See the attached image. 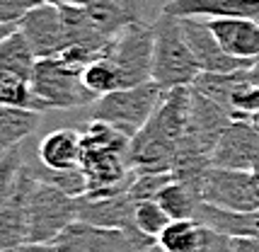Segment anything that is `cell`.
<instances>
[{
  "label": "cell",
  "mask_w": 259,
  "mask_h": 252,
  "mask_svg": "<svg viewBox=\"0 0 259 252\" xmlns=\"http://www.w3.org/2000/svg\"><path fill=\"white\" fill-rule=\"evenodd\" d=\"M155 46H153V80L165 92L177 88H192L199 78V63L184 39L180 17L160 12L153 22Z\"/></svg>",
  "instance_id": "cell-1"
},
{
  "label": "cell",
  "mask_w": 259,
  "mask_h": 252,
  "mask_svg": "<svg viewBox=\"0 0 259 252\" xmlns=\"http://www.w3.org/2000/svg\"><path fill=\"white\" fill-rule=\"evenodd\" d=\"M165 95L167 92L158 82L148 80L143 85L124 88V90L109 92L104 97H97L88 107V114H90V119L107 121V124L121 129L126 136L134 138L148 124V119L155 114V109L165 100Z\"/></svg>",
  "instance_id": "cell-2"
},
{
  "label": "cell",
  "mask_w": 259,
  "mask_h": 252,
  "mask_svg": "<svg viewBox=\"0 0 259 252\" xmlns=\"http://www.w3.org/2000/svg\"><path fill=\"white\" fill-rule=\"evenodd\" d=\"M32 90L36 97L54 109H82L90 107L97 97L82 85V73L68 66L61 56L39 58L32 70Z\"/></svg>",
  "instance_id": "cell-3"
},
{
  "label": "cell",
  "mask_w": 259,
  "mask_h": 252,
  "mask_svg": "<svg viewBox=\"0 0 259 252\" xmlns=\"http://www.w3.org/2000/svg\"><path fill=\"white\" fill-rule=\"evenodd\" d=\"M73 221H78V199L34 177L27 201V242L51 245Z\"/></svg>",
  "instance_id": "cell-4"
},
{
  "label": "cell",
  "mask_w": 259,
  "mask_h": 252,
  "mask_svg": "<svg viewBox=\"0 0 259 252\" xmlns=\"http://www.w3.org/2000/svg\"><path fill=\"white\" fill-rule=\"evenodd\" d=\"M153 46H155V29L143 20L128 24L124 32L114 36L107 58L119 73L121 90L153 80Z\"/></svg>",
  "instance_id": "cell-5"
},
{
  "label": "cell",
  "mask_w": 259,
  "mask_h": 252,
  "mask_svg": "<svg viewBox=\"0 0 259 252\" xmlns=\"http://www.w3.org/2000/svg\"><path fill=\"white\" fill-rule=\"evenodd\" d=\"M51 245L56 252H148L155 247V240L141 230L102 228L85 221H73Z\"/></svg>",
  "instance_id": "cell-6"
},
{
  "label": "cell",
  "mask_w": 259,
  "mask_h": 252,
  "mask_svg": "<svg viewBox=\"0 0 259 252\" xmlns=\"http://www.w3.org/2000/svg\"><path fill=\"white\" fill-rule=\"evenodd\" d=\"M201 201L226 211H257L259 182L252 172L211 165L201 184Z\"/></svg>",
  "instance_id": "cell-7"
},
{
  "label": "cell",
  "mask_w": 259,
  "mask_h": 252,
  "mask_svg": "<svg viewBox=\"0 0 259 252\" xmlns=\"http://www.w3.org/2000/svg\"><path fill=\"white\" fill-rule=\"evenodd\" d=\"M184 39L192 49L194 58L199 63L201 73H237V70H247L252 63L242 61V58L230 56L223 51V46L215 41L213 32L208 29L206 20L199 17H180Z\"/></svg>",
  "instance_id": "cell-8"
},
{
  "label": "cell",
  "mask_w": 259,
  "mask_h": 252,
  "mask_svg": "<svg viewBox=\"0 0 259 252\" xmlns=\"http://www.w3.org/2000/svg\"><path fill=\"white\" fill-rule=\"evenodd\" d=\"M211 162L226 170L252 172L259 165V131L252 121H233L218 138Z\"/></svg>",
  "instance_id": "cell-9"
},
{
  "label": "cell",
  "mask_w": 259,
  "mask_h": 252,
  "mask_svg": "<svg viewBox=\"0 0 259 252\" xmlns=\"http://www.w3.org/2000/svg\"><path fill=\"white\" fill-rule=\"evenodd\" d=\"M17 29L29 41L36 58L61 56L66 41H63V20H61V8L56 3H44L34 8L17 22Z\"/></svg>",
  "instance_id": "cell-10"
},
{
  "label": "cell",
  "mask_w": 259,
  "mask_h": 252,
  "mask_svg": "<svg viewBox=\"0 0 259 252\" xmlns=\"http://www.w3.org/2000/svg\"><path fill=\"white\" fill-rule=\"evenodd\" d=\"M233 124V119L221 104L213 100L203 97L201 92L192 88V97H189V119H187V131L182 141H189L192 146L201 148L203 153H213L218 138L223 136L228 126Z\"/></svg>",
  "instance_id": "cell-11"
},
{
  "label": "cell",
  "mask_w": 259,
  "mask_h": 252,
  "mask_svg": "<svg viewBox=\"0 0 259 252\" xmlns=\"http://www.w3.org/2000/svg\"><path fill=\"white\" fill-rule=\"evenodd\" d=\"M32 187L34 175L24 162L20 177H17V184H15V192L5 201V206L0 208V252L12 250V247L27 242V201H29Z\"/></svg>",
  "instance_id": "cell-12"
},
{
  "label": "cell",
  "mask_w": 259,
  "mask_h": 252,
  "mask_svg": "<svg viewBox=\"0 0 259 252\" xmlns=\"http://www.w3.org/2000/svg\"><path fill=\"white\" fill-rule=\"evenodd\" d=\"M206 24L230 56L249 63L259 61V22L254 17H215Z\"/></svg>",
  "instance_id": "cell-13"
},
{
  "label": "cell",
  "mask_w": 259,
  "mask_h": 252,
  "mask_svg": "<svg viewBox=\"0 0 259 252\" xmlns=\"http://www.w3.org/2000/svg\"><path fill=\"white\" fill-rule=\"evenodd\" d=\"M136 204L128 196V192H121L116 196H78V221L102 226V228H121V230H138L136 228Z\"/></svg>",
  "instance_id": "cell-14"
},
{
  "label": "cell",
  "mask_w": 259,
  "mask_h": 252,
  "mask_svg": "<svg viewBox=\"0 0 259 252\" xmlns=\"http://www.w3.org/2000/svg\"><path fill=\"white\" fill-rule=\"evenodd\" d=\"M160 12L172 17H259V0H167Z\"/></svg>",
  "instance_id": "cell-15"
},
{
  "label": "cell",
  "mask_w": 259,
  "mask_h": 252,
  "mask_svg": "<svg viewBox=\"0 0 259 252\" xmlns=\"http://www.w3.org/2000/svg\"><path fill=\"white\" fill-rule=\"evenodd\" d=\"M82 155V134L75 129L49 131L36 146V160L49 170H75Z\"/></svg>",
  "instance_id": "cell-16"
},
{
  "label": "cell",
  "mask_w": 259,
  "mask_h": 252,
  "mask_svg": "<svg viewBox=\"0 0 259 252\" xmlns=\"http://www.w3.org/2000/svg\"><path fill=\"white\" fill-rule=\"evenodd\" d=\"M82 8L90 15L97 32L109 39L124 32L128 24L141 20L138 0H92L90 5H82Z\"/></svg>",
  "instance_id": "cell-17"
},
{
  "label": "cell",
  "mask_w": 259,
  "mask_h": 252,
  "mask_svg": "<svg viewBox=\"0 0 259 252\" xmlns=\"http://www.w3.org/2000/svg\"><path fill=\"white\" fill-rule=\"evenodd\" d=\"M39 112L29 109H12V107H0V155L12 150L15 146H22L27 138L41 124Z\"/></svg>",
  "instance_id": "cell-18"
},
{
  "label": "cell",
  "mask_w": 259,
  "mask_h": 252,
  "mask_svg": "<svg viewBox=\"0 0 259 252\" xmlns=\"http://www.w3.org/2000/svg\"><path fill=\"white\" fill-rule=\"evenodd\" d=\"M155 201L165 208V214L172 221H187V218H196L199 206H201V194L187 182L172 180L160 189Z\"/></svg>",
  "instance_id": "cell-19"
},
{
  "label": "cell",
  "mask_w": 259,
  "mask_h": 252,
  "mask_svg": "<svg viewBox=\"0 0 259 252\" xmlns=\"http://www.w3.org/2000/svg\"><path fill=\"white\" fill-rule=\"evenodd\" d=\"M39 58L34 56L29 41L24 39L20 29H15L0 41V70L3 73H15L20 78H32V70Z\"/></svg>",
  "instance_id": "cell-20"
},
{
  "label": "cell",
  "mask_w": 259,
  "mask_h": 252,
  "mask_svg": "<svg viewBox=\"0 0 259 252\" xmlns=\"http://www.w3.org/2000/svg\"><path fill=\"white\" fill-rule=\"evenodd\" d=\"M203 226L199 218H187V221H169V226L158 238V245L162 252H196L203 240Z\"/></svg>",
  "instance_id": "cell-21"
},
{
  "label": "cell",
  "mask_w": 259,
  "mask_h": 252,
  "mask_svg": "<svg viewBox=\"0 0 259 252\" xmlns=\"http://www.w3.org/2000/svg\"><path fill=\"white\" fill-rule=\"evenodd\" d=\"M0 107L29 109V112H39V114L49 112V107L32 90V82L15 73H3V70H0Z\"/></svg>",
  "instance_id": "cell-22"
},
{
  "label": "cell",
  "mask_w": 259,
  "mask_h": 252,
  "mask_svg": "<svg viewBox=\"0 0 259 252\" xmlns=\"http://www.w3.org/2000/svg\"><path fill=\"white\" fill-rule=\"evenodd\" d=\"M24 162H27L29 172H32L39 182L51 184V187H56V189L75 196V199L88 194V177H85L82 167H75V170H49V167H44L41 162L36 160V155H34V158L27 155Z\"/></svg>",
  "instance_id": "cell-23"
},
{
  "label": "cell",
  "mask_w": 259,
  "mask_h": 252,
  "mask_svg": "<svg viewBox=\"0 0 259 252\" xmlns=\"http://www.w3.org/2000/svg\"><path fill=\"white\" fill-rule=\"evenodd\" d=\"M226 112L230 114L233 121H252L254 114L259 112V88L249 80L247 70L240 73L235 88L228 97Z\"/></svg>",
  "instance_id": "cell-24"
},
{
  "label": "cell",
  "mask_w": 259,
  "mask_h": 252,
  "mask_svg": "<svg viewBox=\"0 0 259 252\" xmlns=\"http://www.w3.org/2000/svg\"><path fill=\"white\" fill-rule=\"evenodd\" d=\"M82 85L95 95V97H104L109 92L121 90V80H119V73L112 66V61L104 56L100 61L90 63L88 68L82 70Z\"/></svg>",
  "instance_id": "cell-25"
},
{
  "label": "cell",
  "mask_w": 259,
  "mask_h": 252,
  "mask_svg": "<svg viewBox=\"0 0 259 252\" xmlns=\"http://www.w3.org/2000/svg\"><path fill=\"white\" fill-rule=\"evenodd\" d=\"M134 221H136V228L141 230L143 235H148L150 240L158 242L160 233L167 228L172 218H169L167 214H165V208L153 199V201H141V204H136Z\"/></svg>",
  "instance_id": "cell-26"
},
{
  "label": "cell",
  "mask_w": 259,
  "mask_h": 252,
  "mask_svg": "<svg viewBox=\"0 0 259 252\" xmlns=\"http://www.w3.org/2000/svg\"><path fill=\"white\" fill-rule=\"evenodd\" d=\"M24 158H27L24 146H15L12 150L0 155V208L5 206V201L15 192V184H17L20 170L24 165Z\"/></svg>",
  "instance_id": "cell-27"
},
{
  "label": "cell",
  "mask_w": 259,
  "mask_h": 252,
  "mask_svg": "<svg viewBox=\"0 0 259 252\" xmlns=\"http://www.w3.org/2000/svg\"><path fill=\"white\" fill-rule=\"evenodd\" d=\"M172 180H175L172 172H136L128 184V196L134 199V204L153 201L160 194V189Z\"/></svg>",
  "instance_id": "cell-28"
},
{
  "label": "cell",
  "mask_w": 259,
  "mask_h": 252,
  "mask_svg": "<svg viewBox=\"0 0 259 252\" xmlns=\"http://www.w3.org/2000/svg\"><path fill=\"white\" fill-rule=\"evenodd\" d=\"M49 0H0V24H17L24 15Z\"/></svg>",
  "instance_id": "cell-29"
},
{
  "label": "cell",
  "mask_w": 259,
  "mask_h": 252,
  "mask_svg": "<svg viewBox=\"0 0 259 252\" xmlns=\"http://www.w3.org/2000/svg\"><path fill=\"white\" fill-rule=\"evenodd\" d=\"M203 226H206V223H203ZM196 252H235V240H233L230 235H226V233H218L215 228L206 226L203 240Z\"/></svg>",
  "instance_id": "cell-30"
},
{
  "label": "cell",
  "mask_w": 259,
  "mask_h": 252,
  "mask_svg": "<svg viewBox=\"0 0 259 252\" xmlns=\"http://www.w3.org/2000/svg\"><path fill=\"white\" fill-rule=\"evenodd\" d=\"M5 252H56V247L54 245H44V242H24V245H17V247Z\"/></svg>",
  "instance_id": "cell-31"
},
{
  "label": "cell",
  "mask_w": 259,
  "mask_h": 252,
  "mask_svg": "<svg viewBox=\"0 0 259 252\" xmlns=\"http://www.w3.org/2000/svg\"><path fill=\"white\" fill-rule=\"evenodd\" d=\"M235 252H259V238H233Z\"/></svg>",
  "instance_id": "cell-32"
},
{
  "label": "cell",
  "mask_w": 259,
  "mask_h": 252,
  "mask_svg": "<svg viewBox=\"0 0 259 252\" xmlns=\"http://www.w3.org/2000/svg\"><path fill=\"white\" fill-rule=\"evenodd\" d=\"M247 75H249V80L259 88V61H257V63H252V66L247 68Z\"/></svg>",
  "instance_id": "cell-33"
},
{
  "label": "cell",
  "mask_w": 259,
  "mask_h": 252,
  "mask_svg": "<svg viewBox=\"0 0 259 252\" xmlns=\"http://www.w3.org/2000/svg\"><path fill=\"white\" fill-rule=\"evenodd\" d=\"M15 29H17V24H0V41L10 34V32H15Z\"/></svg>",
  "instance_id": "cell-34"
},
{
  "label": "cell",
  "mask_w": 259,
  "mask_h": 252,
  "mask_svg": "<svg viewBox=\"0 0 259 252\" xmlns=\"http://www.w3.org/2000/svg\"><path fill=\"white\" fill-rule=\"evenodd\" d=\"M63 3H66V5H90L92 0H58L56 5H63Z\"/></svg>",
  "instance_id": "cell-35"
},
{
  "label": "cell",
  "mask_w": 259,
  "mask_h": 252,
  "mask_svg": "<svg viewBox=\"0 0 259 252\" xmlns=\"http://www.w3.org/2000/svg\"><path fill=\"white\" fill-rule=\"evenodd\" d=\"M252 124L257 126V131H259V112H257V114H254V119H252Z\"/></svg>",
  "instance_id": "cell-36"
},
{
  "label": "cell",
  "mask_w": 259,
  "mask_h": 252,
  "mask_svg": "<svg viewBox=\"0 0 259 252\" xmlns=\"http://www.w3.org/2000/svg\"><path fill=\"white\" fill-rule=\"evenodd\" d=\"M148 252H162V250H160L158 245H155V247H150V250H148Z\"/></svg>",
  "instance_id": "cell-37"
},
{
  "label": "cell",
  "mask_w": 259,
  "mask_h": 252,
  "mask_svg": "<svg viewBox=\"0 0 259 252\" xmlns=\"http://www.w3.org/2000/svg\"><path fill=\"white\" fill-rule=\"evenodd\" d=\"M49 3H58V0H49Z\"/></svg>",
  "instance_id": "cell-38"
},
{
  "label": "cell",
  "mask_w": 259,
  "mask_h": 252,
  "mask_svg": "<svg viewBox=\"0 0 259 252\" xmlns=\"http://www.w3.org/2000/svg\"><path fill=\"white\" fill-rule=\"evenodd\" d=\"M254 20H257V22H259V17H254Z\"/></svg>",
  "instance_id": "cell-39"
}]
</instances>
